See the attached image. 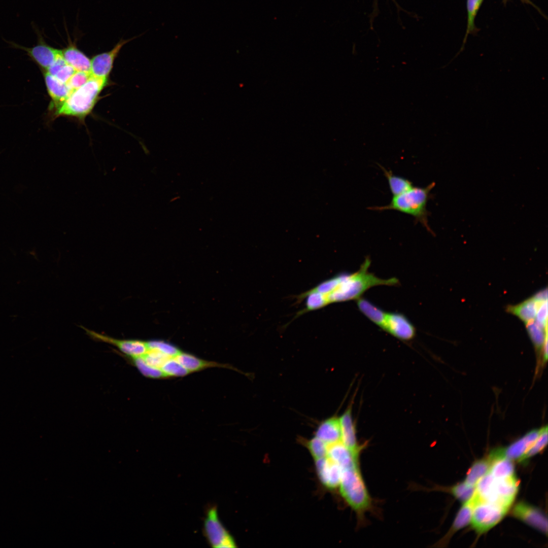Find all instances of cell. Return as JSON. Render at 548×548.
Listing matches in <instances>:
<instances>
[{
	"instance_id": "d4e9b609",
	"label": "cell",
	"mask_w": 548,
	"mask_h": 548,
	"mask_svg": "<svg viewBox=\"0 0 548 548\" xmlns=\"http://www.w3.org/2000/svg\"><path fill=\"white\" fill-rule=\"evenodd\" d=\"M175 358L190 372L199 370L208 367H225L223 364L203 361L191 355L181 352Z\"/></svg>"
},
{
	"instance_id": "83f0119b",
	"label": "cell",
	"mask_w": 548,
	"mask_h": 548,
	"mask_svg": "<svg viewBox=\"0 0 548 548\" xmlns=\"http://www.w3.org/2000/svg\"><path fill=\"white\" fill-rule=\"evenodd\" d=\"M547 443V427H543L540 429L538 436L526 452L524 455L519 460L520 462H524L528 459L534 456L542 451Z\"/></svg>"
},
{
	"instance_id": "d6986e66",
	"label": "cell",
	"mask_w": 548,
	"mask_h": 548,
	"mask_svg": "<svg viewBox=\"0 0 548 548\" xmlns=\"http://www.w3.org/2000/svg\"><path fill=\"white\" fill-rule=\"evenodd\" d=\"M44 79L48 94L52 99L50 108L63 102L72 91L66 83L60 81L46 72L44 73Z\"/></svg>"
},
{
	"instance_id": "3957f363",
	"label": "cell",
	"mask_w": 548,
	"mask_h": 548,
	"mask_svg": "<svg viewBox=\"0 0 548 548\" xmlns=\"http://www.w3.org/2000/svg\"><path fill=\"white\" fill-rule=\"evenodd\" d=\"M107 79L91 76L81 87L73 90L60 104L51 108L55 117L68 116L83 118L92 110Z\"/></svg>"
},
{
	"instance_id": "8fae6325",
	"label": "cell",
	"mask_w": 548,
	"mask_h": 548,
	"mask_svg": "<svg viewBox=\"0 0 548 548\" xmlns=\"http://www.w3.org/2000/svg\"><path fill=\"white\" fill-rule=\"evenodd\" d=\"M93 338L115 346L128 359L140 357L148 351L147 342L137 339H119L84 328Z\"/></svg>"
},
{
	"instance_id": "d590c367",
	"label": "cell",
	"mask_w": 548,
	"mask_h": 548,
	"mask_svg": "<svg viewBox=\"0 0 548 548\" xmlns=\"http://www.w3.org/2000/svg\"><path fill=\"white\" fill-rule=\"evenodd\" d=\"M147 345L148 348L157 349L170 357H175L181 352L175 347L162 341H150Z\"/></svg>"
},
{
	"instance_id": "ac0fdd59",
	"label": "cell",
	"mask_w": 548,
	"mask_h": 548,
	"mask_svg": "<svg viewBox=\"0 0 548 548\" xmlns=\"http://www.w3.org/2000/svg\"><path fill=\"white\" fill-rule=\"evenodd\" d=\"M326 456L337 463L342 469L359 465V460L354 457L341 441L329 445Z\"/></svg>"
},
{
	"instance_id": "30bf717a",
	"label": "cell",
	"mask_w": 548,
	"mask_h": 548,
	"mask_svg": "<svg viewBox=\"0 0 548 548\" xmlns=\"http://www.w3.org/2000/svg\"><path fill=\"white\" fill-rule=\"evenodd\" d=\"M134 39V37L126 40L122 39L111 50L93 56L91 59V76L107 79L113 68L114 62L122 48Z\"/></svg>"
},
{
	"instance_id": "836d02e7",
	"label": "cell",
	"mask_w": 548,
	"mask_h": 548,
	"mask_svg": "<svg viewBox=\"0 0 548 548\" xmlns=\"http://www.w3.org/2000/svg\"><path fill=\"white\" fill-rule=\"evenodd\" d=\"M129 360L142 374L147 378L158 379L165 377L160 369L147 365L139 358L129 359Z\"/></svg>"
},
{
	"instance_id": "6da1fadb",
	"label": "cell",
	"mask_w": 548,
	"mask_h": 548,
	"mask_svg": "<svg viewBox=\"0 0 548 548\" xmlns=\"http://www.w3.org/2000/svg\"><path fill=\"white\" fill-rule=\"evenodd\" d=\"M371 264L367 257L360 268L353 273H342L321 283L311 289L321 296L324 306L334 302L357 300L367 290L379 286L398 284L396 278H380L368 271Z\"/></svg>"
},
{
	"instance_id": "7a4b0ae2",
	"label": "cell",
	"mask_w": 548,
	"mask_h": 548,
	"mask_svg": "<svg viewBox=\"0 0 548 548\" xmlns=\"http://www.w3.org/2000/svg\"><path fill=\"white\" fill-rule=\"evenodd\" d=\"M435 185V183L433 182L424 187L413 186L400 194L393 196L388 204L371 207L368 209L378 211L394 210L410 215L414 218L416 223H421L428 231L433 233L428 224L430 213L427 209V205L431 196V191Z\"/></svg>"
},
{
	"instance_id": "52a82bcc",
	"label": "cell",
	"mask_w": 548,
	"mask_h": 548,
	"mask_svg": "<svg viewBox=\"0 0 548 548\" xmlns=\"http://www.w3.org/2000/svg\"><path fill=\"white\" fill-rule=\"evenodd\" d=\"M203 534L213 547L232 548L236 546L232 536L220 521L217 507L208 509L203 521Z\"/></svg>"
},
{
	"instance_id": "9c48e42d",
	"label": "cell",
	"mask_w": 548,
	"mask_h": 548,
	"mask_svg": "<svg viewBox=\"0 0 548 548\" xmlns=\"http://www.w3.org/2000/svg\"><path fill=\"white\" fill-rule=\"evenodd\" d=\"M539 432L540 429L532 430L507 447L492 450L488 458L491 463L502 458L519 460L536 439Z\"/></svg>"
},
{
	"instance_id": "603a6c76",
	"label": "cell",
	"mask_w": 548,
	"mask_h": 548,
	"mask_svg": "<svg viewBox=\"0 0 548 548\" xmlns=\"http://www.w3.org/2000/svg\"><path fill=\"white\" fill-rule=\"evenodd\" d=\"M45 72L60 81L66 83L76 71L65 61L61 51V54Z\"/></svg>"
},
{
	"instance_id": "2e32d148",
	"label": "cell",
	"mask_w": 548,
	"mask_h": 548,
	"mask_svg": "<svg viewBox=\"0 0 548 548\" xmlns=\"http://www.w3.org/2000/svg\"><path fill=\"white\" fill-rule=\"evenodd\" d=\"M315 436L328 446L341 441V430L339 418L332 416L321 421L315 433Z\"/></svg>"
},
{
	"instance_id": "484cf974",
	"label": "cell",
	"mask_w": 548,
	"mask_h": 548,
	"mask_svg": "<svg viewBox=\"0 0 548 548\" xmlns=\"http://www.w3.org/2000/svg\"><path fill=\"white\" fill-rule=\"evenodd\" d=\"M488 472L497 479H503L515 475L513 464L511 460L506 458L493 461Z\"/></svg>"
},
{
	"instance_id": "1f68e13d",
	"label": "cell",
	"mask_w": 548,
	"mask_h": 548,
	"mask_svg": "<svg viewBox=\"0 0 548 548\" xmlns=\"http://www.w3.org/2000/svg\"><path fill=\"white\" fill-rule=\"evenodd\" d=\"M304 443L315 460L327 456L328 445L320 438L314 436Z\"/></svg>"
},
{
	"instance_id": "5bb4252c",
	"label": "cell",
	"mask_w": 548,
	"mask_h": 548,
	"mask_svg": "<svg viewBox=\"0 0 548 548\" xmlns=\"http://www.w3.org/2000/svg\"><path fill=\"white\" fill-rule=\"evenodd\" d=\"M341 441L351 451L354 457L359 460L362 447L358 443L356 425L352 414V406H350L339 418Z\"/></svg>"
},
{
	"instance_id": "e575fe53",
	"label": "cell",
	"mask_w": 548,
	"mask_h": 548,
	"mask_svg": "<svg viewBox=\"0 0 548 548\" xmlns=\"http://www.w3.org/2000/svg\"><path fill=\"white\" fill-rule=\"evenodd\" d=\"M483 1V0H467V27L463 44L468 33L474 29L475 18Z\"/></svg>"
},
{
	"instance_id": "8992f818",
	"label": "cell",
	"mask_w": 548,
	"mask_h": 548,
	"mask_svg": "<svg viewBox=\"0 0 548 548\" xmlns=\"http://www.w3.org/2000/svg\"><path fill=\"white\" fill-rule=\"evenodd\" d=\"M509 508L479 499L474 505L470 523L478 533L494 527L506 514Z\"/></svg>"
},
{
	"instance_id": "7c38bea8",
	"label": "cell",
	"mask_w": 548,
	"mask_h": 548,
	"mask_svg": "<svg viewBox=\"0 0 548 548\" xmlns=\"http://www.w3.org/2000/svg\"><path fill=\"white\" fill-rule=\"evenodd\" d=\"M383 330L402 341L412 340L416 335V328L403 314L387 312Z\"/></svg>"
},
{
	"instance_id": "9a60e30c",
	"label": "cell",
	"mask_w": 548,
	"mask_h": 548,
	"mask_svg": "<svg viewBox=\"0 0 548 548\" xmlns=\"http://www.w3.org/2000/svg\"><path fill=\"white\" fill-rule=\"evenodd\" d=\"M317 472L322 483L327 488L339 487L341 468L327 456L315 460Z\"/></svg>"
},
{
	"instance_id": "f546056e",
	"label": "cell",
	"mask_w": 548,
	"mask_h": 548,
	"mask_svg": "<svg viewBox=\"0 0 548 548\" xmlns=\"http://www.w3.org/2000/svg\"><path fill=\"white\" fill-rule=\"evenodd\" d=\"M137 358H140L143 362L148 366L161 369V367L166 361L172 357L166 355L157 349L148 348V351L143 356Z\"/></svg>"
},
{
	"instance_id": "ba28073f",
	"label": "cell",
	"mask_w": 548,
	"mask_h": 548,
	"mask_svg": "<svg viewBox=\"0 0 548 548\" xmlns=\"http://www.w3.org/2000/svg\"><path fill=\"white\" fill-rule=\"evenodd\" d=\"M37 35V44L32 47L20 46L12 42H8L12 47L24 51L28 56L45 71L61 53V50L49 46L45 41L41 32L32 25Z\"/></svg>"
},
{
	"instance_id": "4316f807",
	"label": "cell",
	"mask_w": 548,
	"mask_h": 548,
	"mask_svg": "<svg viewBox=\"0 0 548 548\" xmlns=\"http://www.w3.org/2000/svg\"><path fill=\"white\" fill-rule=\"evenodd\" d=\"M491 464L488 458L476 461L468 470L464 482L470 486H475L478 481L488 472Z\"/></svg>"
},
{
	"instance_id": "5b68a950",
	"label": "cell",
	"mask_w": 548,
	"mask_h": 548,
	"mask_svg": "<svg viewBox=\"0 0 548 548\" xmlns=\"http://www.w3.org/2000/svg\"><path fill=\"white\" fill-rule=\"evenodd\" d=\"M475 487L481 500L509 508L519 490V482L515 475L497 479L488 472L478 481Z\"/></svg>"
},
{
	"instance_id": "e0dca14e",
	"label": "cell",
	"mask_w": 548,
	"mask_h": 548,
	"mask_svg": "<svg viewBox=\"0 0 548 548\" xmlns=\"http://www.w3.org/2000/svg\"><path fill=\"white\" fill-rule=\"evenodd\" d=\"M66 48L61 50L62 54L67 64L72 66L76 71L83 72L90 74L91 59L68 40Z\"/></svg>"
},
{
	"instance_id": "ffe728a7",
	"label": "cell",
	"mask_w": 548,
	"mask_h": 548,
	"mask_svg": "<svg viewBox=\"0 0 548 548\" xmlns=\"http://www.w3.org/2000/svg\"><path fill=\"white\" fill-rule=\"evenodd\" d=\"M544 301L533 296L519 304L508 306L507 311L519 317L526 324L534 320L540 305Z\"/></svg>"
},
{
	"instance_id": "7402d4cb",
	"label": "cell",
	"mask_w": 548,
	"mask_h": 548,
	"mask_svg": "<svg viewBox=\"0 0 548 548\" xmlns=\"http://www.w3.org/2000/svg\"><path fill=\"white\" fill-rule=\"evenodd\" d=\"M356 300L360 311L370 321L383 329L387 312L377 307L366 299L360 297Z\"/></svg>"
},
{
	"instance_id": "f1b7e54d",
	"label": "cell",
	"mask_w": 548,
	"mask_h": 548,
	"mask_svg": "<svg viewBox=\"0 0 548 548\" xmlns=\"http://www.w3.org/2000/svg\"><path fill=\"white\" fill-rule=\"evenodd\" d=\"M527 329L532 341L538 350L542 349L547 340V328L539 326L534 320L526 324Z\"/></svg>"
},
{
	"instance_id": "4fadbf2b",
	"label": "cell",
	"mask_w": 548,
	"mask_h": 548,
	"mask_svg": "<svg viewBox=\"0 0 548 548\" xmlns=\"http://www.w3.org/2000/svg\"><path fill=\"white\" fill-rule=\"evenodd\" d=\"M512 514L516 518L547 534V518L539 509L524 502H520L514 506Z\"/></svg>"
},
{
	"instance_id": "74e56055",
	"label": "cell",
	"mask_w": 548,
	"mask_h": 548,
	"mask_svg": "<svg viewBox=\"0 0 548 548\" xmlns=\"http://www.w3.org/2000/svg\"><path fill=\"white\" fill-rule=\"evenodd\" d=\"M522 1H524L525 2H527V3L529 2L528 0H522Z\"/></svg>"
},
{
	"instance_id": "cb8c5ba5",
	"label": "cell",
	"mask_w": 548,
	"mask_h": 548,
	"mask_svg": "<svg viewBox=\"0 0 548 548\" xmlns=\"http://www.w3.org/2000/svg\"><path fill=\"white\" fill-rule=\"evenodd\" d=\"M384 176L387 178L390 190L393 196L400 194L413 187V182L410 180L393 174L391 170H388L379 164Z\"/></svg>"
},
{
	"instance_id": "4dcf8cb0",
	"label": "cell",
	"mask_w": 548,
	"mask_h": 548,
	"mask_svg": "<svg viewBox=\"0 0 548 548\" xmlns=\"http://www.w3.org/2000/svg\"><path fill=\"white\" fill-rule=\"evenodd\" d=\"M165 377L183 376L190 372L184 367L175 357L169 358L161 368Z\"/></svg>"
},
{
	"instance_id": "277c9868",
	"label": "cell",
	"mask_w": 548,
	"mask_h": 548,
	"mask_svg": "<svg viewBox=\"0 0 548 548\" xmlns=\"http://www.w3.org/2000/svg\"><path fill=\"white\" fill-rule=\"evenodd\" d=\"M339 487L342 497L356 513L358 523L362 524L365 521L366 513L373 507V500L359 465L342 469Z\"/></svg>"
},
{
	"instance_id": "d6a6232c",
	"label": "cell",
	"mask_w": 548,
	"mask_h": 548,
	"mask_svg": "<svg viewBox=\"0 0 548 548\" xmlns=\"http://www.w3.org/2000/svg\"><path fill=\"white\" fill-rule=\"evenodd\" d=\"M475 492V486H470L465 482L458 483L451 488L453 495L464 502L471 498Z\"/></svg>"
},
{
	"instance_id": "8d00e7d4",
	"label": "cell",
	"mask_w": 548,
	"mask_h": 548,
	"mask_svg": "<svg viewBox=\"0 0 548 548\" xmlns=\"http://www.w3.org/2000/svg\"><path fill=\"white\" fill-rule=\"evenodd\" d=\"M91 77L89 73L76 71L71 77L66 84L72 91L83 86Z\"/></svg>"
},
{
	"instance_id": "44dd1931",
	"label": "cell",
	"mask_w": 548,
	"mask_h": 548,
	"mask_svg": "<svg viewBox=\"0 0 548 548\" xmlns=\"http://www.w3.org/2000/svg\"><path fill=\"white\" fill-rule=\"evenodd\" d=\"M478 500V497L475 492L471 498L464 503L458 511L447 536H445L443 540H440L441 542L438 543L439 544H443L448 537L470 523L473 508Z\"/></svg>"
}]
</instances>
